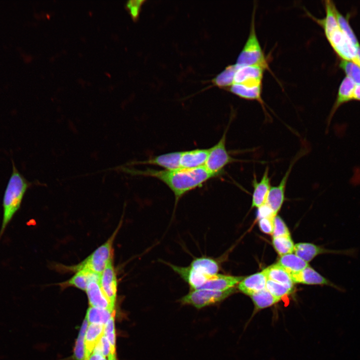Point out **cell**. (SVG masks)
Wrapping results in <instances>:
<instances>
[{"instance_id":"1","label":"cell","mask_w":360,"mask_h":360,"mask_svg":"<svg viewBox=\"0 0 360 360\" xmlns=\"http://www.w3.org/2000/svg\"><path fill=\"white\" fill-rule=\"evenodd\" d=\"M131 174L156 178L164 183L173 192L175 206L184 195L201 187L211 178L217 177L204 166L194 168L173 170L146 168L144 170H127Z\"/></svg>"},{"instance_id":"2","label":"cell","mask_w":360,"mask_h":360,"mask_svg":"<svg viewBox=\"0 0 360 360\" xmlns=\"http://www.w3.org/2000/svg\"><path fill=\"white\" fill-rule=\"evenodd\" d=\"M12 162V170L2 200V218L0 229V240L7 226L20 210L24 194L31 185L20 172Z\"/></svg>"},{"instance_id":"3","label":"cell","mask_w":360,"mask_h":360,"mask_svg":"<svg viewBox=\"0 0 360 360\" xmlns=\"http://www.w3.org/2000/svg\"><path fill=\"white\" fill-rule=\"evenodd\" d=\"M256 8L254 7L248 39L236 60L238 68L260 65L268 68V62L258 38L255 28Z\"/></svg>"},{"instance_id":"4","label":"cell","mask_w":360,"mask_h":360,"mask_svg":"<svg viewBox=\"0 0 360 360\" xmlns=\"http://www.w3.org/2000/svg\"><path fill=\"white\" fill-rule=\"evenodd\" d=\"M120 226V225L104 244L72 269L76 272L84 270L100 276L107 265L112 262L113 242Z\"/></svg>"},{"instance_id":"5","label":"cell","mask_w":360,"mask_h":360,"mask_svg":"<svg viewBox=\"0 0 360 360\" xmlns=\"http://www.w3.org/2000/svg\"><path fill=\"white\" fill-rule=\"evenodd\" d=\"M230 124L224 130L218 142L208 148V156L204 164L206 168L217 176L224 173V169L228 164L240 162L232 156L226 148V134Z\"/></svg>"},{"instance_id":"6","label":"cell","mask_w":360,"mask_h":360,"mask_svg":"<svg viewBox=\"0 0 360 360\" xmlns=\"http://www.w3.org/2000/svg\"><path fill=\"white\" fill-rule=\"evenodd\" d=\"M234 291V288L224 290H192L182 296L180 302L183 304L192 306L196 308H202L222 301Z\"/></svg>"},{"instance_id":"7","label":"cell","mask_w":360,"mask_h":360,"mask_svg":"<svg viewBox=\"0 0 360 360\" xmlns=\"http://www.w3.org/2000/svg\"><path fill=\"white\" fill-rule=\"evenodd\" d=\"M306 148L304 146L292 158L280 183L277 186H272L270 189L264 204L270 208L275 216H276L284 202L286 188L290 172L296 162L306 152Z\"/></svg>"},{"instance_id":"8","label":"cell","mask_w":360,"mask_h":360,"mask_svg":"<svg viewBox=\"0 0 360 360\" xmlns=\"http://www.w3.org/2000/svg\"><path fill=\"white\" fill-rule=\"evenodd\" d=\"M330 44L342 60L354 61L356 48L340 28L326 36Z\"/></svg>"},{"instance_id":"9","label":"cell","mask_w":360,"mask_h":360,"mask_svg":"<svg viewBox=\"0 0 360 360\" xmlns=\"http://www.w3.org/2000/svg\"><path fill=\"white\" fill-rule=\"evenodd\" d=\"M266 68L260 65L238 68L234 74V84H240L252 86H262L264 73Z\"/></svg>"},{"instance_id":"10","label":"cell","mask_w":360,"mask_h":360,"mask_svg":"<svg viewBox=\"0 0 360 360\" xmlns=\"http://www.w3.org/2000/svg\"><path fill=\"white\" fill-rule=\"evenodd\" d=\"M100 275H96L89 282L86 292L90 306L114 310V307L103 292L100 284Z\"/></svg>"},{"instance_id":"11","label":"cell","mask_w":360,"mask_h":360,"mask_svg":"<svg viewBox=\"0 0 360 360\" xmlns=\"http://www.w3.org/2000/svg\"><path fill=\"white\" fill-rule=\"evenodd\" d=\"M252 185L254 189L252 208H258L264 204L272 187L268 167L266 168L260 182L258 181L256 176H254L252 180Z\"/></svg>"},{"instance_id":"12","label":"cell","mask_w":360,"mask_h":360,"mask_svg":"<svg viewBox=\"0 0 360 360\" xmlns=\"http://www.w3.org/2000/svg\"><path fill=\"white\" fill-rule=\"evenodd\" d=\"M290 276L294 284L326 285L339 290H343L342 288L330 282L310 266L299 272L290 274Z\"/></svg>"},{"instance_id":"13","label":"cell","mask_w":360,"mask_h":360,"mask_svg":"<svg viewBox=\"0 0 360 360\" xmlns=\"http://www.w3.org/2000/svg\"><path fill=\"white\" fill-rule=\"evenodd\" d=\"M100 284L104 294L114 307L118 284L116 274L112 262L107 265L100 274Z\"/></svg>"},{"instance_id":"14","label":"cell","mask_w":360,"mask_h":360,"mask_svg":"<svg viewBox=\"0 0 360 360\" xmlns=\"http://www.w3.org/2000/svg\"><path fill=\"white\" fill-rule=\"evenodd\" d=\"M168 265L190 285L192 290L199 289L212 276L198 272L190 266L182 267L170 264Z\"/></svg>"},{"instance_id":"15","label":"cell","mask_w":360,"mask_h":360,"mask_svg":"<svg viewBox=\"0 0 360 360\" xmlns=\"http://www.w3.org/2000/svg\"><path fill=\"white\" fill-rule=\"evenodd\" d=\"M180 152H174L152 156L148 160L136 162L142 164H152L158 166L166 170L180 168Z\"/></svg>"},{"instance_id":"16","label":"cell","mask_w":360,"mask_h":360,"mask_svg":"<svg viewBox=\"0 0 360 360\" xmlns=\"http://www.w3.org/2000/svg\"><path fill=\"white\" fill-rule=\"evenodd\" d=\"M208 154V148H196L182 151L180 168H194L204 166Z\"/></svg>"},{"instance_id":"17","label":"cell","mask_w":360,"mask_h":360,"mask_svg":"<svg viewBox=\"0 0 360 360\" xmlns=\"http://www.w3.org/2000/svg\"><path fill=\"white\" fill-rule=\"evenodd\" d=\"M244 278V276H236L218 274L212 276L198 290H224L232 288L238 284Z\"/></svg>"},{"instance_id":"18","label":"cell","mask_w":360,"mask_h":360,"mask_svg":"<svg viewBox=\"0 0 360 360\" xmlns=\"http://www.w3.org/2000/svg\"><path fill=\"white\" fill-rule=\"evenodd\" d=\"M267 280V278L262 270L244 278L238 284V288L242 293L250 296L254 293L266 288Z\"/></svg>"},{"instance_id":"19","label":"cell","mask_w":360,"mask_h":360,"mask_svg":"<svg viewBox=\"0 0 360 360\" xmlns=\"http://www.w3.org/2000/svg\"><path fill=\"white\" fill-rule=\"evenodd\" d=\"M326 16L319 19L312 16L308 12V15L311 17L323 28L325 35H328L334 30L340 28L336 15V6L331 0L324 1Z\"/></svg>"},{"instance_id":"20","label":"cell","mask_w":360,"mask_h":360,"mask_svg":"<svg viewBox=\"0 0 360 360\" xmlns=\"http://www.w3.org/2000/svg\"><path fill=\"white\" fill-rule=\"evenodd\" d=\"M355 86L354 82L348 77L346 76L342 80L338 90L336 102L329 115L328 124L336 111L342 104L353 100Z\"/></svg>"},{"instance_id":"21","label":"cell","mask_w":360,"mask_h":360,"mask_svg":"<svg viewBox=\"0 0 360 360\" xmlns=\"http://www.w3.org/2000/svg\"><path fill=\"white\" fill-rule=\"evenodd\" d=\"M229 90L232 94L240 98L250 100H257L261 104L264 110V102L262 98V86H248L240 84H233L230 88Z\"/></svg>"},{"instance_id":"22","label":"cell","mask_w":360,"mask_h":360,"mask_svg":"<svg viewBox=\"0 0 360 360\" xmlns=\"http://www.w3.org/2000/svg\"><path fill=\"white\" fill-rule=\"evenodd\" d=\"M104 326L90 324L88 326L86 336L85 346L86 360L93 352L94 349L104 334Z\"/></svg>"},{"instance_id":"23","label":"cell","mask_w":360,"mask_h":360,"mask_svg":"<svg viewBox=\"0 0 360 360\" xmlns=\"http://www.w3.org/2000/svg\"><path fill=\"white\" fill-rule=\"evenodd\" d=\"M267 279L294 288V283L290 274L280 265L276 264L263 270Z\"/></svg>"},{"instance_id":"24","label":"cell","mask_w":360,"mask_h":360,"mask_svg":"<svg viewBox=\"0 0 360 360\" xmlns=\"http://www.w3.org/2000/svg\"><path fill=\"white\" fill-rule=\"evenodd\" d=\"M277 264L282 266L290 275L299 272L309 266L306 262L292 253L281 256Z\"/></svg>"},{"instance_id":"25","label":"cell","mask_w":360,"mask_h":360,"mask_svg":"<svg viewBox=\"0 0 360 360\" xmlns=\"http://www.w3.org/2000/svg\"><path fill=\"white\" fill-rule=\"evenodd\" d=\"M190 266L194 270L208 276L218 274L220 267L214 259L206 256L196 258L191 262Z\"/></svg>"},{"instance_id":"26","label":"cell","mask_w":360,"mask_h":360,"mask_svg":"<svg viewBox=\"0 0 360 360\" xmlns=\"http://www.w3.org/2000/svg\"><path fill=\"white\" fill-rule=\"evenodd\" d=\"M116 314L115 310L90 306L88 310L86 318L88 323L105 326L108 320Z\"/></svg>"},{"instance_id":"27","label":"cell","mask_w":360,"mask_h":360,"mask_svg":"<svg viewBox=\"0 0 360 360\" xmlns=\"http://www.w3.org/2000/svg\"><path fill=\"white\" fill-rule=\"evenodd\" d=\"M96 275H98L84 270L76 271L75 274L68 280L62 283L63 286H74L82 290H86L88 285Z\"/></svg>"},{"instance_id":"28","label":"cell","mask_w":360,"mask_h":360,"mask_svg":"<svg viewBox=\"0 0 360 360\" xmlns=\"http://www.w3.org/2000/svg\"><path fill=\"white\" fill-rule=\"evenodd\" d=\"M256 310L270 306L280 300L274 297L266 288L254 293L250 296Z\"/></svg>"},{"instance_id":"29","label":"cell","mask_w":360,"mask_h":360,"mask_svg":"<svg viewBox=\"0 0 360 360\" xmlns=\"http://www.w3.org/2000/svg\"><path fill=\"white\" fill-rule=\"evenodd\" d=\"M88 324V320L86 318L80 330L74 347V358L75 360H86L85 336Z\"/></svg>"},{"instance_id":"30","label":"cell","mask_w":360,"mask_h":360,"mask_svg":"<svg viewBox=\"0 0 360 360\" xmlns=\"http://www.w3.org/2000/svg\"><path fill=\"white\" fill-rule=\"evenodd\" d=\"M237 69L236 64L228 66L215 78L214 83L220 88H229L234 84V76Z\"/></svg>"},{"instance_id":"31","label":"cell","mask_w":360,"mask_h":360,"mask_svg":"<svg viewBox=\"0 0 360 360\" xmlns=\"http://www.w3.org/2000/svg\"><path fill=\"white\" fill-rule=\"evenodd\" d=\"M272 244L280 256L292 254L294 251V244L290 236L272 238Z\"/></svg>"},{"instance_id":"32","label":"cell","mask_w":360,"mask_h":360,"mask_svg":"<svg viewBox=\"0 0 360 360\" xmlns=\"http://www.w3.org/2000/svg\"><path fill=\"white\" fill-rule=\"evenodd\" d=\"M336 15L339 27L343 33L349 38L352 44L356 48L360 46L358 40L356 38L352 28H351L348 20L336 8Z\"/></svg>"},{"instance_id":"33","label":"cell","mask_w":360,"mask_h":360,"mask_svg":"<svg viewBox=\"0 0 360 360\" xmlns=\"http://www.w3.org/2000/svg\"><path fill=\"white\" fill-rule=\"evenodd\" d=\"M340 68L344 72L346 76L350 78L356 84H360V66L352 60H342Z\"/></svg>"},{"instance_id":"34","label":"cell","mask_w":360,"mask_h":360,"mask_svg":"<svg viewBox=\"0 0 360 360\" xmlns=\"http://www.w3.org/2000/svg\"><path fill=\"white\" fill-rule=\"evenodd\" d=\"M266 288L274 297L280 300L284 296L292 294L294 290V288L270 280L266 281Z\"/></svg>"},{"instance_id":"35","label":"cell","mask_w":360,"mask_h":360,"mask_svg":"<svg viewBox=\"0 0 360 360\" xmlns=\"http://www.w3.org/2000/svg\"><path fill=\"white\" fill-rule=\"evenodd\" d=\"M114 315L104 326V335L108 340L111 348V354H115L116 335L114 328Z\"/></svg>"},{"instance_id":"36","label":"cell","mask_w":360,"mask_h":360,"mask_svg":"<svg viewBox=\"0 0 360 360\" xmlns=\"http://www.w3.org/2000/svg\"><path fill=\"white\" fill-rule=\"evenodd\" d=\"M272 235V238L290 236L285 222L277 215L274 218V230Z\"/></svg>"},{"instance_id":"37","label":"cell","mask_w":360,"mask_h":360,"mask_svg":"<svg viewBox=\"0 0 360 360\" xmlns=\"http://www.w3.org/2000/svg\"><path fill=\"white\" fill-rule=\"evenodd\" d=\"M93 352L108 358L111 354L110 344L104 334L94 347Z\"/></svg>"},{"instance_id":"38","label":"cell","mask_w":360,"mask_h":360,"mask_svg":"<svg viewBox=\"0 0 360 360\" xmlns=\"http://www.w3.org/2000/svg\"><path fill=\"white\" fill-rule=\"evenodd\" d=\"M274 218L266 217L260 218L258 226L260 230L264 233L272 234L274 230Z\"/></svg>"},{"instance_id":"39","label":"cell","mask_w":360,"mask_h":360,"mask_svg":"<svg viewBox=\"0 0 360 360\" xmlns=\"http://www.w3.org/2000/svg\"><path fill=\"white\" fill-rule=\"evenodd\" d=\"M144 2V0H130L128 2L126 7L134 20H136L138 16L141 6Z\"/></svg>"},{"instance_id":"40","label":"cell","mask_w":360,"mask_h":360,"mask_svg":"<svg viewBox=\"0 0 360 360\" xmlns=\"http://www.w3.org/2000/svg\"><path fill=\"white\" fill-rule=\"evenodd\" d=\"M87 360H106V359L102 355L92 352Z\"/></svg>"},{"instance_id":"41","label":"cell","mask_w":360,"mask_h":360,"mask_svg":"<svg viewBox=\"0 0 360 360\" xmlns=\"http://www.w3.org/2000/svg\"><path fill=\"white\" fill-rule=\"evenodd\" d=\"M353 100H360V84H356L354 92Z\"/></svg>"},{"instance_id":"42","label":"cell","mask_w":360,"mask_h":360,"mask_svg":"<svg viewBox=\"0 0 360 360\" xmlns=\"http://www.w3.org/2000/svg\"><path fill=\"white\" fill-rule=\"evenodd\" d=\"M354 62L360 66V46L356 48V57Z\"/></svg>"},{"instance_id":"43","label":"cell","mask_w":360,"mask_h":360,"mask_svg":"<svg viewBox=\"0 0 360 360\" xmlns=\"http://www.w3.org/2000/svg\"><path fill=\"white\" fill-rule=\"evenodd\" d=\"M108 360H116V354H110V356H108Z\"/></svg>"}]
</instances>
